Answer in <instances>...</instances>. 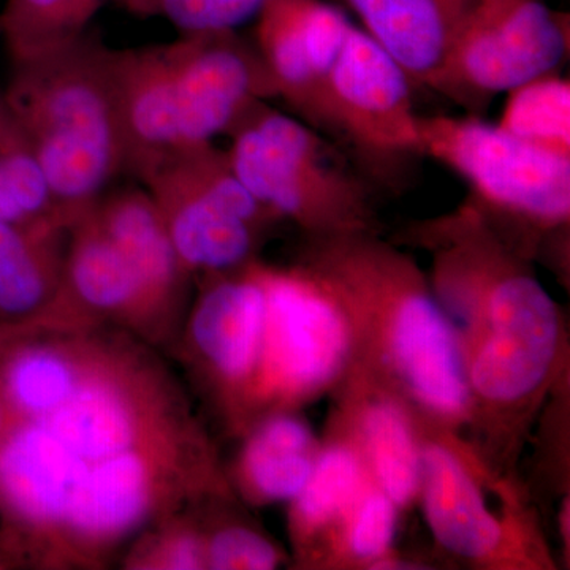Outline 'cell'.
I'll return each mask as SVG.
<instances>
[{"instance_id":"obj_1","label":"cell","mask_w":570,"mask_h":570,"mask_svg":"<svg viewBox=\"0 0 570 570\" xmlns=\"http://www.w3.org/2000/svg\"><path fill=\"white\" fill-rule=\"evenodd\" d=\"M346 307L390 377L431 417L472 412L463 336L417 265L376 234L309 238L298 262Z\"/></svg>"},{"instance_id":"obj_2","label":"cell","mask_w":570,"mask_h":570,"mask_svg":"<svg viewBox=\"0 0 570 570\" xmlns=\"http://www.w3.org/2000/svg\"><path fill=\"white\" fill-rule=\"evenodd\" d=\"M111 55L112 47L89 31L59 50L11 62L3 91L55 212L69 225L126 170Z\"/></svg>"},{"instance_id":"obj_3","label":"cell","mask_w":570,"mask_h":570,"mask_svg":"<svg viewBox=\"0 0 570 570\" xmlns=\"http://www.w3.org/2000/svg\"><path fill=\"white\" fill-rule=\"evenodd\" d=\"M227 140L239 181L279 223L298 225L309 238L376 234V190L309 124L261 102Z\"/></svg>"},{"instance_id":"obj_4","label":"cell","mask_w":570,"mask_h":570,"mask_svg":"<svg viewBox=\"0 0 570 570\" xmlns=\"http://www.w3.org/2000/svg\"><path fill=\"white\" fill-rule=\"evenodd\" d=\"M425 157L459 175L466 200L532 258L543 238L568 232L570 156L520 140L478 116H420Z\"/></svg>"},{"instance_id":"obj_5","label":"cell","mask_w":570,"mask_h":570,"mask_svg":"<svg viewBox=\"0 0 570 570\" xmlns=\"http://www.w3.org/2000/svg\"><path fill=\"white\" fill-rule=\"evenodd\" d=\"M414 89L387 52L352 24L330 75L317 132L374 190L400 193L425 159Z\"/></svg>"},{"instance_id":"obj_6","label":"cell","mask_w":570,"mask_h":570,"mask_svg":"<svg viewBox=\"0 0 570 570\" xmlns=\"http://www.w3.org/2000/svg\"><path fill=\"white\" fill-rule=\"evenodd\" d=\"M140 181L190 276L220 275L249 264L279 223L239 181L217 142L171 154Z\"/></svg>"},{"instance_id":"obj_7","label":"cell","mask_w":570,"mask_h":570,"mask_svg":"<svg viewBox=\"0 0 570 570\" xmlns=\"http://www.w3.org/2000/svg\"><path fill=\"white\" fill-rule=\"evenodd\" d=\"M266 318L249 406L284 411L346 373L356 332L346 307L302 265L262 264Z\"/></svg>"},{"instance_id":"obj_8","label":"cell","mask_w":570,"mask_h":570,"mask_svg":"<svg viewBox=\"0 0 570 570\" xmlns=\"http://www.w3.org/2000/svg\"><path fill=\"white\" fill-rule=\"evenodd\" d=\"M569 50V14L546 0H478L428 89L483 118L501 94L561 73Z\"/></svg>"},{"instance_id":"obj_9","label":"cell","mask_w":570,"mask_h":570,"mask_svg":"<svg viewBox=\"0 0 570 570\" xmlns=\"http://www.w3.org/2000/svg\"><path fill=\"white\" fill-rule=\"evenodd\" d=\"M164 52L184 148L227 138L255 105L277 99L261 52L238 31L186 33Z\"/></svg>"},{"instance_id":"obj_10","label":"cell","mask_w":570,"mask_h":570,"mask_svg":"<svg viewBox=\"0 0 570 570\" xmlns=\"http://www.w3.org/2000/svg\"><path fill=\"white\" fill-rule=\"evenodd\" d=\"M204 281L187 317L184 348L228 403L249 407L265 332L262 262Z\"/></svg>"},{"instance_id":"obj_11","label":"cell","mask_w":570,"mask_h":570,"mask_svg":"<svg viewBox=\"0 0 570 570\" xmlns=\"http://www.w3.org/2000/svg\"><path fill=\"white\" fill-rule=\"evenodd\" d=\"M352 22L325 0H266L255 18V47L276 86L277 99L318 129L326 86Z\"/></svg>"},{"instance_id":"obj_12","label":"cell","mask_w":570,"mask_h":570,"mask_svg":"<svg viewBox=\"0 0 570 570\" xmlns=\"http://www.w3.org/2000/svg\"><path fill=\"white\" fill-rule=\"evenodd\" d=\"M63 294L77 316L91 326L96 321H111L156 341L174 326L91 208L70 225Z\"/></svg>"},{"instance_id":"obj_13","label":"cell","mask_w":570,"mask_h":570,"mask_svg":"<svg viewBox=\"0 0 570 570\" xmlns=\"http://www.w3.org/2000/svg\"><path fill=\"white\" fill-rule=\"evenodd\" d=\"M420 463L419 494L439 546L464 561L497 560L505 528L463 455L445 442L428 441L422 442Z\"/></svg>"},{"instance_id":"obj_14","label":"cell","mask_w":570,"mask_h":570,"mask_svg":"<svg viewBox=\"0 0 570 570\" xmlns=\"http://www.w3.org/2000/svg\"><path fill=\"white\" fill-rule=\"evenodd\" d=\"M363 31L403 69L415 89L430 88L478 0H341Z\"/></svg>"},{"instance_id":"obj_15","label":"cell","mask_w":570,"mask_h":570,"mask_svg":"<svg viewBox=\"0 0 570 570\" xmlns=\"http://www.w3.org/2000/svg\"><path fill=\"white\" fill-rule=\"evenodd\" d=\"M70 225L56 214L0 220V324L47 316L63 287Z\"/></svg>"},{"instance_id":"obj_16","label":"cell","mask_w":570,"mask_h":570,"mask_svg":"<svg viewBox=\"0 0 570 570\" xmlns=\"http://www.w3.org/2000/svg\"><path fill=\"white\" fill-rule=\"evenodd\" d=\"M94 217L130 258L165 316L175 324L190 276L156 205L141 189L104 195L91 206Z\"/></svg>"},{"instance_id":"obj_17","label":"cell","mask_w":570,"mask_h":570,"mask_svg":"<svg viewBox=\"0 0 570 570\" xmlns=\"http://www.w3.org/2000/svg\"><path fill=\"white\" fill-rule=\"evenodd\" d=\"M318 450L302 419L285 409L269 412L246 438L236 469L239 487L255 502H292L305 489Z\"/></svg>"},{"instance_id":"obj_18","label":"cell","mask_w":570,"mask_h":570,"mask_svg":"<svg viewBox=\"0 0 570 570\" xmlns=\"http://www.w3.org/2000/svg\"><path fill=\"white\" fill-rule=\"evenodd\" d=\"M355 438L374 485L397 508L411 504L419 497L422 441L404 403L387 395L366 401L356 419Z\"/></svg>"},{"instance_id":"obj_19","label":"cell","mask_w":570,"mask_h":570,"mask_svg":"<svg viewBox=\"0 0 570 570\" xmlns=\"http://www.w3.org/2000/svg\"><path fill=\"white\" fill-rule=\"evenodd\" d=\"M371 482L355 444L333 442L318 450L305 489L291 502L295 540L303 542L336 528Z\"/></svg>"},{"instance_id":"obj_20","label":"cell","mask_w":570,"mask_h":570,"mask_svg":"<svg viewBox=\"0 0 570 570\" xmlns=\"http://www.w3.org/2000/svg\"><path fill=\"white\" fill-rule=\"evenodd\" d=\"M108 0H7L0 11V37L11 62L59 50L91 31Z\"/></svg>"},{"instance_id":"obj_21","label":"cell","mask_w":570,"mask_h":570,"mask_svg":"<svg viewBox=\"0 0 570 570\" xmlns=\"http://www.w3.org/2000/svg\"><path fill=\"white\" fill-rule=\"evenodd\" d=\"M497 124L520 140L570 156V85L561 73L547 75L508 94Z\"/></svg>"},{"instance_id":"obj_22","label":"cell","mask_w":570,"mask_h":570,"mask_svg":"<svg viewBox=\"0 0 570 570\" xmlns=\"http://www.w3.org/2000/svg\"><path fill=\"white\" fill-rule=\"evenodd\" d=\"M50 214H56L55 206L31 142L0 92V220H29Z\"/></svg>"},{"instance_id":"obj_23","label":"cell","mask_w":570,"mask_h":570,"mask_svg":"<svg viewBox=\"0 0 570 570\" xmlns=\"http://www.w3.org/2000/svg\"><path fill=\"white\" fill-rule=\"evenodd\" d=\"M266 0H118L140 18H160L186 33L238 31L255 20Z\"/></svg>"},{"instance_id":"obj_24","label":"cell","mask_w":570,"mask_h":570,"mask_svg":"<svg viewBox=\"0 0 570 570\" xmlns=\"http://www.w3.org/2000/svg\"><path fill=\"white\" fill-rule=\"evenodd\" d=\"M124 564L129 569H206L205 530L176 512L142 531Z\"/></svg>"},{"instance_id":"obj_25","label":"cell","mask_w":570,"mask_h":570,"mask_svg":"<svg viewBox=\"0 0 570 570\" xmlns=\"http://www.w3.org/2000/svg\"><path fill=\"white\" fill-rule=\"evenodd\" d=\"M397 509L395 502L371 482L336 527L348 557L371 568L385 560L395 539Z\"/></svg>"},{"instance_id":"obj_26","label":"cell","mask_w":570,"mask_h":570,"mask_svg":"<svg viewBox=\"0 0 570 570\" xmlns=\"http://www.w3.org/2000/svg\"><path fill=\"white\" fill-rule=\"evenodd\" d=\"M206 569L272 570L283 561L276 543L246 524L225 523L205 530Z\"/></svg>"},{"instance_id":"obj_27","label":"cell","mask_w":570,"mask_h":570,"mask_svg":"<svg viewBox=\"0 0 570 570\" xmlns=\"http://www.w3.org/2000/svg\"><path fill=\"white\" fill-rule=\"evenodd\" d=\"M3 335V325L0 324V343H2ZM10 419L9 414H7L6 404H3L2 395H0V438L6 434V431L9 430Z\"/></svg>"},{"instance_id":"obj_28","label":"cell","mask_w":570,"mask_h":570,"mask_svg":"<svg viewBox=\"0 0 570 570\" xmlns=\"http://www.w3.org/2000/svg\"><path fill=\"white\" fill-rule=\"evenodd\" d=\"M3 564H6V557H3L2 551H0V569L3 568Z\"/></svg>"}]
</instances>
